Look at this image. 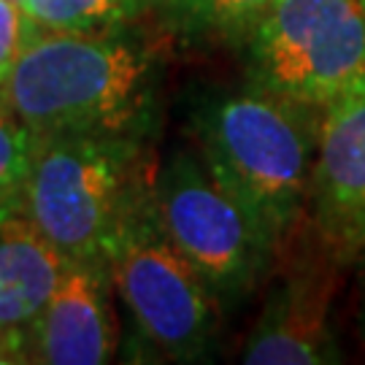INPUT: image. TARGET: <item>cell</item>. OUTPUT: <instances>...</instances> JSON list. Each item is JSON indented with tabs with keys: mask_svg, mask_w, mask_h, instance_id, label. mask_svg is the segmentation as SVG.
Listing matches in <instances>:
<instances>
[{
	"mask_svg": "<svg viewBox=\"0 0 365 365\" xmlns=\"http://www.w3.org/2000/svg\"><path fill=\"white\" fill-rule=\"evenodd\" d=\"M165 33L36 30L0 98L33 138L106 135L152 144L165 87Z\"/></svg>",
	"mask_w": 365,
	"mask_h": 365,
	"instance_id": "6da1fadb",
	"label": "cell"
},
{
	"mask_svg": "<svg viewBox=\"0 0 365 365\" xmlns=\"http://www.w3.org/2000/svg\"><path fill=\"white\" fill-rule=\"evenodd\" d=\"M319 119L247 78L203 87L187 111L190 144L282 255L306 230Z\"/></svg>",
	"mask_w": 365,
	"mask_h": 365,
	"instance_id": "7a4b0ae2",
	"label": "cell"
},
{
	"mask_svg": "<svg viewBox=\"0 0 365 365\" xmlns=\"http://www.w3.org/2000/svg\"><path fill=\"white\" fill-rule=\"evenodd\" d=\"M149 144L106 135L36 138L19 214L68 260L108 262L152 182Z\"/></svg>",
	"mask_w": 365,
	"mask_h": 365,
	"instance_id": "3957f363",
	"label": "cell"
},
{
	"mask_svg": "<svg viewBox=\"0 0 365 365\" xmlns=\"http://www.w3.org/2000/svg\"><path fill=\"white\" fill-rule=\"evenodd\" d=\"M152 197L170 244L206 282L225 314L268 284L282 252L222 187L195 146H176L155 165Z\"/></svg>",
	"mask_w": 365,
	"mask_h": 365,
	"instance_id": "277c9868",
	"label": "cell"
},
{
	"mask_svg": "<svg viewBox=\"0 0 365 365\" xmlns=\"http://www.w3.org/2000/svg\"><path fill=\"white\" fill-rule=\"evenodd\" d=\"M108 265L133 336L146 352L168 363H206L214 357L225 312L163 230L152 182L133 206Z\"/></svg>",
	"mask_w": 365,
	"mask_h": 365,
	"instance_id": "5b68a950",
	"label": "cell"
},
{
	"mask_svg": "<svg viewBox=\"0 0 365 365\" xmlns=\"http://www.w3.org/2000/svg\"><path fill=\"white\" fill-rule=\"evenodd\" d=\"M235 54L247 81L325 111L365 84V3L274 0Z\"/></svg>",
	"mask_w": 365,
	"mask_h": 365,
	"instance_id": "8992f818",
	"label": "cell"
},
{
	"mask_svg": "<svg viewBox=\"0 0 365 365\" xmlns=\"http://www.w3.org/2000/svg\"><path fill=\"white\" fill-rule=\"evenodd\" d=\"M346 268L303 230L268 279L265 300L238 360L247 365L341 363L333 303Z\"/></svg>",
	"mask_w": 365,
	"mask_h": 365,
	"instance_id": "52a82bcc",
	"label": "cell"
},
{
	"mask_svg": "<svg viewBox=\"0 0 365 365\" xmlns=\"http://www.w3.org/2000/svg\"><path fill=\"white\" fill-rule=\"evenodd\" d=\"M306 230L349 268L365 252V84L322 111Z\"/></svg>",
	"mask_w": 365,
	"mask_h": 365,
	"instance_id": "ba28073f",
	"label": "cell"
},
{
	"mask_svg": "<svg viewBox=\"0 0 365 365\" xmlns=\"http://www.w3.org/2000/svg\"><path fill=\"white\" fill-rule=\"evenodd\" d=\"M111 265L68 260L66 274L27 341V363L103 365L117 354Z\"/></svg>",
	"mask_w": 365,
	"mask_h": 365,
	"instance_id": "9c48e42d",
	"label": "cell"
},
{
	"mask_svg": "<svg viewBox=\"0 0 365 365\" xmlns=\"http://www.w3.org/2000/svg\"><path fill=\"white\" fill-rule=\"evenodd\" d=\"M66 265V255L25 214L0 220V333L16 365L27 363L30 333Z\"/></svg>",
	"mask_w": 365,
	"mask_h": 365,
	"instance_id": "30bf717a",
	"label": "cell"
},
{
	"mask_svg": "<svg viewBox=\"0 0 365 365\" xmlns=\"http://www.w3.org/2000/svg\"><path fill=\"white\" fill-rule=\"evenodd\" d=\"M274 0H155L160 30L182 46L233 49Z\"/></svg>",
	"mask_w": 365,
	"mask_h": 365,
	"instance_id": "8fae6325",
	"label": "cell"
},
{
	"mask_svg": "<svg viewBox=\"0 0 365 365\" xmlns=\"http://www.w3.org/2000/svg\"><path fill=\"white\" fill-rule=\"evenodd\" d=\"M41 33H108L141 25L155 0H19Z\"/></svg>",
	"mask_w": 365,
	"mask_h": 365,
	"instance_id": "7c38bea8",
	"label": "cell"
},
{
	"mask_svg": "<svg viewBox=\"0 0 365 365\" xmlns=\"http://www.w3.org/2000/svg\"><path fill=\"white\" fill-rule=\"evenodd\" d=\"M33 133L0 98V220L19 214L33 165Z\"/></svg>",
	"mask_w": 365,
	"mask_h": 365,
	"instance_id": "4fadbf2b",
	"label": "cell"
},
{
	"mask_svg": "<svg viewBox=\"0 0 365 365\" xmlns=\"http://www.w3.org/2000/svg\"><path fill=\"white\" fill-rule=\"evenodd\" d=\"M36 27L30 25L19 0H0V90L14 71L19 54L25 52L27 41L33 38Z\"/></svg>",
	"mask_w": 365,
	"mask_h": 365,
	"instance_id": "5bb4252c",
	"label": "cell"
},
{
	"mask_svg": "<svg viewBox=\"0 0 365 365\" xmlns=\"http://www.w3.org/2000/svg\"><path fill=\"white\" fill-rule=\"evenodd\" d=\"M354 268V298H352V312H354V327L357 336L365 344V252L352 262Z\"/></svg>",
	"mask_w": 365,
	"mask_h": 365,
	"instance_id": "9a60e30c",
	"label": "cell"
},
{
	"mask_svg": "<svg viewBox=\"0 0 365 365\" xmlns=\"http://www.w3.org/2000/svg\"><path fill=\"white\" fill-rule=\"evenodd\" d=\"M11 363H16V360H14L11 349H9V344H6L3 333H0V365H11Z\"/></svg>",
	"mask_w": 365,
	"mask_h": 365,
	"instance_id": "2e32d148",
	"label": "cell"
},
{
	"mask_svg": "<svg viewBox=\"0 0 365 365\" xmlns=\"http://www.w3.org/2000/svg\"><path fill=\"white\" fill-rule=\"evenodd\" d=\"M363 3H365V0H363Z\"/></svg>",
	"mask_w": 365,
	"mask_h": 365,
	"instance_id": "e0dca14e",
	"label": "cell"
}]
</instances>
